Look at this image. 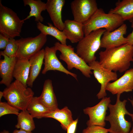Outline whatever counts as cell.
Returning <instances> with one entry per match:
<instances>
[{
    "mask_svg": "<svg viewBox=\"0 0 133 133\" xmlns=\"http://www.w3.org/2000/svg\"><path fill=\"white\" fill-rule=\"evenodd\" d=\"M121 94H117L116 101L114 104H109L110 114L106 116L105 121L109 122L110 125L108 129L109 133H129L131 126V122L127 121L125 117L126 115L131 116L132 114L126 108L127 100L121 101Z\"/></svg>",
    "mask_w": 133,
    "mask_h": 133,
    "instance_id": "7a4b0ae2",
    "label": "cell"
},
{
    "mask_svg": "<svg viewBox=\"0 0 133 133\" xmlns=\"http://www.w3.org/2000/svg\"><path fill=\"white\" fill-rule=\"evenodd\" d=\"M109 132L108 129L101 126L93 125L87 126L83 130L82 133H108Z\"/></svg>",
    "mask_w": 133,
    "mask_h": 133,
    "instance_id": "f1b7e54d",
    "label": "cell"
},
{
    "mask_svg": "<svg viewBox=\"0 0 133 133\" xmlns=\"http://www.w3.org/2000/svg\"><path fill=\"white\" fill-rule=\"evenodd\" d=\"M70 6L73 20L83 24L87 22L98 9L95 0H74Z\"/></svg>",
    "mask_w": 133,
    "mask_h": 133,
    "instance_id": "9c48e42d",
    "label": "cell"
},
{
    "mask_svg": "<svg viewBox=\"0 0 133 133\" xmlns=\"http://www.w3.org/2000/svg\"><path fill=\"white\" fill-rule=\"evenodd\" d=\"M18 50V46L16 40L14 38H11L9 39L8 44L2 52L9 57H17Z\"/></svg>",
    "mask_w": 133,
    "mask_h": 133,
    "instance_id": "4316f807",
    "label": "cell"
},
{
    "mask_svg": "<svg viewBox=\"0 0 133 133\" xmlns=\"http://www.w3.org/2000/svg\"><path fill=\"white\" fill-rule=\"evenodd\" d=\"M65 2V0H48L46 3V10L54 26L62 31L64 23L62 19V11Z\"/></svg>",
    "mask_w": 133,
    "mask_h": 133,
    "instance_id": "9a60e30c",
    "label": "cell"
},
{
    "mask_svg": "<svg viewBox=\"0 0 133 133\" xmlns=\"http://www.w3.org/2000/svg\"><path fill=\"white\" fill-rule=\"evenodd\" d=\"M26 110L33 118L38 119L43 118L45 115L51 111L40 102L37 97H33Z\"/></svg>",
    "mask_w": 133,
    "mask_h": 133,
    "instance_id": "d4e9b609",
    "label": "cell"
},
{
    "mask_svg": "<svg viewBox=\"0 0 133 133\" xmlns=\"http://www.w3.org/2000/svg\"><path fill=\"white\" fill-rule=\"evenodd\" d=\"M47 24L48 26L40 22H37V27L41 33L46 35H51L59 41L62 44L66 45L67 39L63 32L59 30L51 23L48 22Z\"/></svg>",
    "mask_w": 133,
    "mask_h": 133,
    "instance_id": "cb8c5ba5",
    "label": "cell"
},
{
    "mask_svg": "<svg viewBox=\"0 0 133 133\" xmlns=\"http://www.w3.org/2000/svg\"><path fill=\"white\" fill-rule=\"evenodd\" d=\"M131 23V27L133 29V31L126 37L128 40V44L133 45V19L130 21Z\"/></svg>",
    "mask_w": 133,
    "mask_h": 133,
    "instance_id": "1f68e13d",
    "label": "cell"
},
{
    "mask_svg": "<svg viewBox=\"0 0 133 133\" xmlns=\"http://www.w3.org/2000/svg\"><path fill=\"white\" fill-rule=\"evenodd\" d=\"M90 67L95 78L101 84L100 90L96 96L98 99L107 96L106 88L108 84L111 81L118 79L116 72H113L103 67L99 61L95 60L88 64Z\"/></svg>",
    "mask_w": 133,
    "mask_h": 133,
    "instance_id": "8fae6325",
    "label": "cell"
},
{
    "mask_svg": "<svg viewBox=\"0 0 133 133\" xmlns=\"http://www.w3.org/2000/svg\"><path fill=\"white\" fill-rule=\"evenodd\" d=\"M111 101L110 97H104L97 104L92 107H88L83 110L84 114L88 115L89 119L86 124L87 126L93 125L104 127L107 111Z\"/></svg>",
    "mask_w": 133,
    "mask_h": 133,
    "instance_id": "30bf717a",
    "label": "cell"
},
{
    "mask_svg": "<svg viewBox=\"0 0 133 133\" xmlns=\"http://www.w3.org/2000/svg\"><path fill=\"white\" fill-rule=\"evenodd\" d=\"M17 116V122L15 125L17 128L31 132L35 129L33 118L27 110L21 111Z\"/></svg>",
    "mask_w": 133,
    "mask_h": 133,
    "instance_id": "484cf974",
    "label": "cell"
},
{
    "mask_svg": "<svg viewBox=\"0 0 133 133\" xmlns=\"http://www.w3.org/2000/svg\"><path fill=\"white\" fill-rule=\"evenodd\" d=\"M44 50L42 49L29 60V74L27 84L30 87H33L34 81L39 74L44 63Z\"/></svg>",
    "mask_w": 133,
    "mask_h": 133,
    "instance_id": "d6986e66",
    "label": "cell"
},
{
    "mask_svg": "<svg viewBox=\"0 0 133 133\" xmlns=\"http://www.w3.org/2000/svg\"><path fill=\"white\" fill-rule=\"evenodd\" d=\"M106 30L100 29L93 31L78 42L76 53L87 64L96 60L95 54L100 48L101 38Z\"/></svg>",
    "mask_w": 133,
    "mask_h": 133,
    "instance_id": "5b68a950",
    "label": "cell"
},
{
    "mask_svg": "<svg viewBox=\"0 0 133 133\" xmlns=\"http://www.w3.org/2000/svg\"><path fill=\"white\" fill-rule=\"evenodd\" d=\"M13 72V77L27 87V83L29 74V60L17 57Z\"/></svg>",
    "mask_w": 133,
    "mask_h": 133,
    "instance_id": "ffe728a7",
    "label": "cell"
},
{
    "mask_svg": "<svg viewBox=\"0 0 133 133\" xmlns=\"http://www.w3.org/2000/svg\"><path fill=\"white\" fill-rule=\"evenodd\" d=\"M64 28L62 31L67 39L72 43H78L84 35L83 24L74 20L67 19L64 22Z\"/></svg>",
    "mask_w": 133,
    "mask_h": 133,
    "instance_id": "ac0fdd59",
    "label": "cell"
},
{
    "mask_svg": "<svg viewBox=\"0 0 133 133\" xmlns=\"http://www.w3.org/2000/svg\"><path fill=\"white\" fill-rule=\"evenodd\" d=\"M38 98L40 102L51 111L59 109L51 80L47 79L45 81L42 93Z\"/></svg>",
    "mask_w": 133,
    "mask_h": 133,
    "instance_id": "e0dca14e",
    "label": "cell"
},
{
    "mask_svg": "<svg viewBox=\"0 0 133 133\" xmlns=\"http://www.w3.org/2000/svg\"><path fill=\"white\" fill-rule=\"evenodd\" d=\"M0 133H9V132L8 131L4 130L2 131Z\"/></svg>",
    "mask_w": 133,
    "mask_h": 133,
    "instance_id": "d590c367",
    "label": "cell"
},
{
    "mask_svg": "<svg viewBox=\"0 0 133 133\" xmlns=\"http://www.w3.org/2000/svg\"><path fill=\"white\" fill-rule=\"evenodd\" d=\"M3 92L7 102L21 111L27 109L34 94L31 87H26L16 80Z\"/></svg>",
    "mask_w": 133,
    "mask_h": 133,
    "instance_id": "277c9868",
    "label": "cell"
},
{
    "mask_svg": "<svg viewBox=\"0 0 133 133\" xmlns=\"http://www.w3.org/2000/svg\"><path fill=\"white\" fill-rule=\"evenodd\" d=\"M57 50L61 52L60 59L64 61L68 70L73 68L78 69L85 77H90L93 74L90 67L75 52L74 48L70 45H64L59 42L54 44Z\"/></svg>",
    "mask_w": 133,
    "mask_h": 133,
    "instance_id": "52a82bcc",
    "label": "cell"
},
{
    "mask_svg": "<svg viewBox=\"0 0 133 133\" xmlns=\"http://www.w3.org/2000/svg\"><path fill=\"white\" fill-rule=\"evenodd\" d=\"M15 12L3 5L0 1V32L9 39L20 36L24 23Z\"/></svg>",
    "mask_w": 133,
    "mask_h": 133,
    "instance_id": "8992f818",
    "label": "cell"
},
{
    "mask_svg": "<svg viewBox=\"0 0 133 133\" xmlns=\"http://www.w3.org/2000/svg\"><path fill=\"white\" fill-rule=\"evenodd\" d=\"M0 54L4 57L3 59L0 60V75L2 79L0 84H4L7 87L12 83L13 72L17 58L9 57L2 51H0Z\"/></svg>",
    "mask_w": 133,
    "mask_h": 133,
    "instance_id": "2e32d148",
    "label": "cell"
},
{
    "mask_svg": "<svg viewBox=\"0 0 133 133\" xmlns=\"http://www.w3.org/2000/svg\"><path fill=\"white\" fill-rule=\"evenodd\" d=\"M78 119L77 118L71 123L68 126L67 129V133H75L77 124L78 122Z\"/></svg>",
    "mask_w": 133,
    "mask_h": 133,
    "instance_id": "4dcf8cb0",
    "label": "cell"
},
{
    "mask_svg": "<svg viewBox=\"0 0 133 133\" xmlns=\"http://www.w3.org/2000/svg\"><path fill=\"white\" fill-rule=\"evenodd\" d=\"M16 40L18 46L17 57L29 60L41 50L47 42V35L40 33L34 37Z\"/></svg>",
    "mask_w": 133,
    "mask_h": 133,
    "instance_id": "ba28073f",
    "label": "cell"
},
{
    "mask_svg": "<svg viewBox=\"0 0 133 133\" xmlns=\"http://www.w3.org/2000/svg\"><path fill=\"white\" fill-rule=\"evenodd\" d=\"M19 110L7 102H0V117L6 115L13 114L17 116Z\"/></svg>",
    "mask_w": 133,
    "mask_h": 133,
    "instance_id": "83f0119b",
    "label": "cell"
},
{
    "mask_svg": "<svg viewBox=\"0 0 133 133\" xmlns=\"http://www.w3.org/2000/svg\"><path fill=\"white\" fill-rule=\"evenodd\" d=\"M100 64L110 70L122 73L129 68L133 62V45L127 43L106 49L99 53Z\"/></svg>",
    "mask_w": 133,
    "mask_h": 133,
    "instance_id": "6da1fadb",
    "label": "cell"
},
{
    "mask_svg": "<svg viewBox=\"0 0 133 133\" xmlns=\"http://www.w3.org/2000/svg\"><path fill=\"white\" fill-rule=\"evenodd\" d=\"M124 21L119 15L109 13H106L102 9L98 8L91 18L83 24L84 35L100 29L112 31L124 24Z\"/></svg>",
    "mask_w": 133,
    "mask_h": 133,
    "instance_id": "3957f363",
    "label": "cell"
},
{
    "mask_svg": "<svg viewBox=\"0 0 133 133\" xmlns=\"http://www.w3.org/2000/svg\"><path fill=\"white\" fill-rule=\"evenodd\" d=\"M106 90L113 95L132 91L133 90V68L125 71L123 76L114 82L109 83Z\"/></svg>",
    "mask_w": 133,
    "mask_h": 133,
    "instance_id": "5bb4252c",
    "label": "cell"
},
{
    "mask_svg": "<svg viewBox=\"0 0 133 133\" xmlns=\"http://www.w3.org/2000/svg\"><path fill=\"white\" fill-rule=\"evenodd\" d=\"M127 26L123 24L111 32L106 30L101 39L100 48L106 49L118 47L128 43V40L124 35L127 33Z\"/></svg>",
    "mask_w": 133,
    "mask_h": 133,
    "instance_id": "7c38bea8",
    "label": "cell"
},
{
    "mask_svg": "<svg viewBox=\"0 0 133 133\" xmlns=\"http://www.w3.org/2000/svg\"><path fill=\"white\" fill-rule=\"evenodd\" d=\"M9 38L5 34L0 33V49L4 50L8 44Z\"/></svg>",
    "mask_w": 133,
    "mask_h": 133,
    "instance_id": "f546056e",
    "label": "cell"
},
{
    "mask_svg": "<svg viewBox=\"0 0 133 133\" xmlns=\"http://www.w3.org/2000/svg\"><path fill=\"white\" fill-rule=\"evenodd\" d=\"M71 111L66 106L61 109L51 111L45 115L43 117L54 118L61 123L62 128L66 130L69 125L73 121Z\"/></svg>",
    "mask_w": 133,
    "mask_h": 133,
    "instance_id": "44dd1931",
    "label": "cell"
},
{
    "mask_svg": "<svg viewBox=\"0 0 133 133\" xmlns=\"http://www.w3.org/2000/svg\"><path fill=\"white\" fill-rule=\"evenodd\" d=\"M13 133H32L31 132H29L25 131L21 129L19 130H15Z\"/></svg>",
    "mask_w": 133,
    "mask_h": 133,
    "instance_id": "d6a6232c",
    "label": "cell"
},
{
    "mask_svg": "<svg viewBox=\"0 0 133 133\" xmlns=\"http://www.w3.org/2000/svg\"><path fill=\"white\" fill-rule=\"evenodd\" d=\"M128 99L131 102L133 108V99H132V98L131 99H130L129 98ZM130 116L131 117L133 122V127L132 129L130 131L129 133H133V113Z\"/></svg>",
    "mask_w": 133,
    "mask_h": 133,
    "instance_id": "836d02e7",
    "label": "cell"
},
{
    "mask_svg": "<svg viewBox=\"0 0 133 133\" xmlns=\"http://www.w3.org/2000/svg\"><path fill=\"white\" fill-rule=\"evenodd\" d=\"M3 92L0 91V101H1V98L2 97H3Z\"/></svg>",
    "mask_w": 133,
    "mask_h": 133,
    "instance_id": "e575fe53",
    "label": "cell"
},
{
    "mask_svg": "<svg viewBox=\"0 0 133 133\" xmlns=\"http://www.w3.org/2000/svg\"><path fill=\"white\" fill-rule=\"evenodd\" d=\"M115 6L109 13L119 15L124 21H130L133 19V0H119L116 3Z\"/></svg>",
    "mask_w": 133,
    "mask_h": 133,
    "instance_id": "7402d4cb",
    "label": "cell"
},
{
    "mask_svg": "<svg viewBox=\"0 0 133 133\" xmlns=\"http://www.w3.org/2000/svg\"><path fill=\"white\" fill-rule=\"evenodd\" d=\"M44 50V67L42 72L45 74L50 70H57L69 75L77 80V75L66 69L59 60L56 55L57 51L55 47H46Z\"/></svg>",
    "mask_w": 133,
    "mask_h": 133,
    "instance_id": "4fadbf2b",
    "label": "cell"
},
{
    "mask_svg": "<svg viewBox=\"0 0 133 133\" xmlns=\"http://www.w3.org/2000/svg\"><path fill=\"white\" fill-rule=\"evenodd\" d=\"M24 6L28 5L30 8L29 15L25 19L24 21L29 19L31 17H35V21L37 22H42L44 20V18L41 15V13L46 10V3L40 0H23Z\"/></svg>",
    "mask_w": 133,
    "mask_h": 133,
    "instance_id": "603a6c76",
    "label": "cell"
}]
</instances>
